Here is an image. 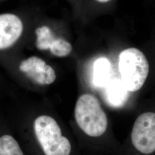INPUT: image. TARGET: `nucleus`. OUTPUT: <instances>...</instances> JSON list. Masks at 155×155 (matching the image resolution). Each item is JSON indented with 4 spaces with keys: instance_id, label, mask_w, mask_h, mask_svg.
Segmentation results:
<instances>
[{
    "instance_id": "f257e3e1",
    "label": "nucleus",
    "mask_w": 155,
    "mask_h": 155,
    "mask_svg": "<svg viewBox=\"0 0 155 155\" xmlns=\"http://www.w3.org/2000/svg\"><path fill=\"white\" fill-rule=\"evenodd\" d=\"M75 118L78 127L90 137L102 136L108 125L105 112L93 94H84L78 98L75 107Z\"/></svg>"
},
{
    "instance_id": "f03ea898",
    "label": "nucleus",
    "mask_w": 155,
    "mask_h": 155,
    "mask_svg": "<svg viewBox=\"0 0 155 155\" xmlns=\"http://www.w3.org/2000/svg\"><path fill=\"white\" fill-rule=\"evenodd\" d=\"M36 137L45 155H70L71 144L64 136L61 127L50 116L41 115L33 124Z\"/></svg>"
},
{
    "instance_id": "7ed1b4c3",
    "label": "nucleus",
    "mask_w": 155,
    "mask_h": 155,
    "mask_svg": "<svg viewBox=\"0 0 155 155\" xmlns=\"http://www.w3.org/2000/svg\"><path fill=\"white\" fill-rule=\"evenodd\" d=\"M118 68L121 81L129 91L141 89L150 71L148 61L144 54L136 48L122 51L119 55Z\"/></svg>"
},
{
    "instance_id": "20e7f679",
    "label": "nucleus",
    "mask_w": 155,
    "mask_h": 155,
    "mask_svg": "<svg viewBox=\"0 0 155 155\" xmlns=\"http://www.w3.org/2000/svg\"><path fill=\"white\" fill-rule=\"evenodd\" d=\"M134 147L144 154L155 151V113L147 112L136 120L131 133Z\"/></svg>"
},
{
    "instance_id": "39448f33",
    "label": "nucleus",
    "mask_w": 155,
    "mask_h": 155,
    "mask_svg": "<svg viewBox=\"0 0 155 155\" xmlns=\"http://www.w3.org/2000/svg\"><path fill=\"white\" fill-rule=\"evenodd\" d=\"M20 70L33 81L41 85L54 83L56 78L52 67L37 56H32L23 61L20 65Z\"/></svg>"
},
{
    "instance_id": "423d86ee",
    "label": "nucleus",
    "mask_w": 155,
    "mask_h": 155,
    "mask_svg": "<svg viewBox=\"0 0 155 155\" xmlns=\"http://www.w3.org/2000/svg\"><path fill=\"white\" fill-rule=\"evenodd\" d=\"M36 35V46L40 50H49L56 56L64 57L72 51L71 44L61 38H57L47 26H42L35 31Z\"/></svg>"
},
{
    "instance_id": "0eeeda50",
    "label": "nucleus",
    "mask_w": 155,
    "mask_h": 155,
    "mask_svg": "<svg viewBox=\"0 0 155 155\" xmlns=\"http://www.w3.org/2000/svg\"><path fill=\"white\" fill-rule=\"evenodd\" d=\"M23 31L21 20L16 15H0V50H5L14 45L20 38Z\"/></svg>"
},
{
    "instance_id": "6e6552de",
    "label": "nucleus",
    "mask_w": 155,
    "mask_h": 155,
    "mask_svg": "<svg viewBox=\"0 0 155 155\" xmlns=\"http://www.w3.org/2000/svg\"><path fill=\"white\" fill-rule=\"evenodd\" d=\"M106 99L111 105L118 107L127 101L128 92L121 79H115L109 81L105 85Z\"/></svg>"
},
{
    "instance_id": "1a4fd4ad",
    "label": "nucleus",
    "mask_w": 155,
    "mask_h": 155,
    "mask_svg": "<svg viewBox=\"0 0 155 155\" xmlns=\"http://www.w3.org/2000/svg\"><path fill=\"white\" fill-rule=\"evenodd\" d=\"M0 122V155H24L16 139Z\"/></svg>"
},
{
    "instance_id": "9d476101",
    "label": "nucleus",
    "mask_w": 155,
    "mask_h": 155,
    "mask_svg": "<svg viewBox=\"0 0 155 155\" xmlns=\"http://www.w3.org/2000/svg\"><path fill=\"white\" fill-rule=\"evenodd\" d=\"M110 63L107 59L101 58L95 61L93 68V82L97 86H105L109 81Z\"/></svg>"
},
{
    "instance_id": "9b49d317",
    "label": "nucleus",
    "mask_w": 155,
    "mask_h": 155,
    "mask_svg": "<svg viewBox=\"0 0 155 155\" xmlns=\"http://www.w3.org/2000/svg\"><path fill=\"white\" fill-rule=\"evenodd\" d=\"M96 1L100 2H108L110 0H96Z\"/></svg>"
}]
</instances>
